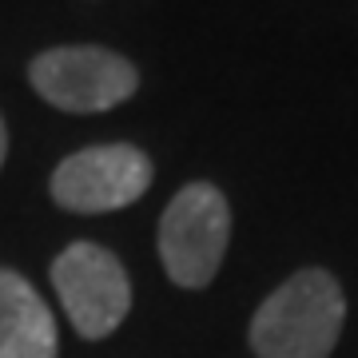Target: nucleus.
Here are the masks:
<instances>
[{
    "instance_id": "nucleus-1",
    "label": "nucleus",
    "mask_w": 358,
    "mask_h": 358,
    "mask_svg": "<svg viewBox=\"0 0 358 358\" xmlns=\"http://www.w3.org/2000/svg\"><path fill=\"white\" fill-rule=\"evenodd\" d=\"M343 319L346 299L331 271H294L255 310L251 350L255 358H331Z\"/></svg>"
},
{
    "instance_id": "nucleus-2",
    "label": "nucleus",
    "mask_w": 358,
    "mask_h": 358,
    "mask_svg": "<svg viewBox=\"0 0 358 358\" xmlns=\"http://www.w3.org/2000/svg\"><path fill=\"white\" fill-rule=\"evenodd\" d=\"M231 239V207L215 183H187L159 219V259L176 287L199 291L215 279Z\"/></svg>"
},
{
    "instance_id": "nucleus-5",
    "label": "nucleus",
    "mask_w": 358,
    "mask_h": 358,
    "mask_svg": "<svg viewBox=\"0 0 358 358\" xmlns=\"http://www.w3.org/2000/svg\"><path fill=\"white\" fill-rule=\"evenodd\" d=\"M48 187L64 211H80V215L120 211L152 187V159L131 143L84 148L52 171Z\"/></svg>"
},
{
    "instance_id": "nucleus-4",
    "label": "nucleus",
    "mask_w": 358,
    "mask_h": 358,
    "mask_svg": "<svg viewBox=\"0 0 358 358\" xmlns=\"http://www.w3.org/2000/svg\"><path fill=\"white\" fill-rule=\"evenodd\" d=\"M52 287L80 338H108L128 319L131 282L124 263L100 243H72L52 263Z\"/></svg>"
},
{
    "instance_id": "nucleus-3",
    "label": "nucleus",
    "mask_w": 358,
    "mask_h": 358,
    "mask_svg": "<svg viewBox=\"0 0 358 358\" xmlns=\"http://www.w3.org/2000/svg\"><path fill=\"white\" fill-rule=\"evenodd\" d=\"M28 80L60 112H108L140 88L136 64L96 44L40 52L28 68Z\"/></svg>"
},
{
    "instance_id": "nucleus-6",
    "label": "nucleus",
    "mask_w": 358,
    "mask_h": 358,
    "mask_svg": "<svg viewBox=\"0 0 358 358\" xmlns=\"http://www.w3.org/2000/svg\"><path fill=\"white\" fill-rule=\"evenodd\" d=\"M56 319L36 287L0 267V358H56Z\"/></svg>"
},
{
    "instance_id": "nucleus-7",
    "label": "nucleus",
    "mask_w": 358,
    "mask_h": 358,
    "mask_svg": "<svg viewBox=\"0 0 358 358\" xmlns=\"http://www.w3.org/2000/svg\"><path fill=\"white\" fill-rule=\"evenodd\" d=\"M4 152H8V128H4V120H0V164H4Z\"/></svg>"
}]
</instances>
